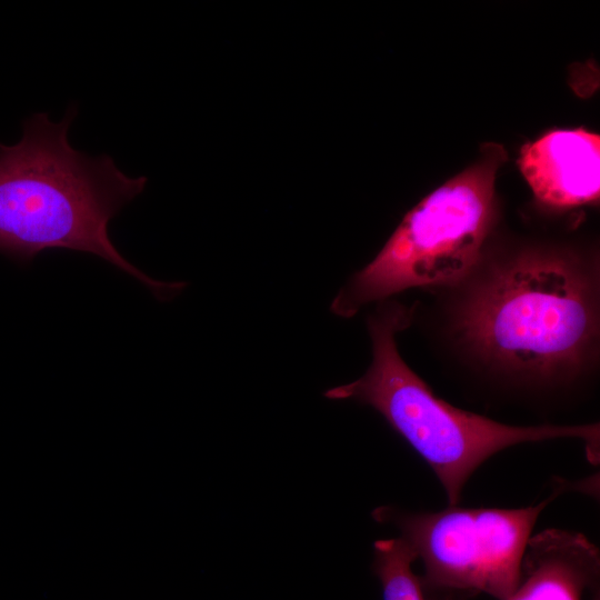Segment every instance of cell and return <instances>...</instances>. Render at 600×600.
<instances>
[{
    "label": "cell",
    "instance_id": "obj_1",
    "mask_svg": "<svg viewBox=\"0 0 600 600\" xmlns=\"http://www.w3.org/2000/svg\"><path fill=\"white\" fill-rule=\"evenodd\" d=\"M77 113L74 104L59 122L47 112L33 113L16 144L0 142V253L28 264L44 250L86 252L133 277L158 300L174 297L183 282L152 279L109 236V223L148 179L127 176L106 153L76 150L68 132Z\"/></svg>",
    "mask_w": 600,
    "mask_h": 600
},
{
    "label": "cell",
    "instance_id": "obj_2",
    "mask_svg": "<svg viewBox=\"0 0 600 600\" xmlns=\"http://www.w3.org/2000/svg\"><path fill=\"white\" fill-rule=\"evenodd\" d=\"M411 310L387 304L369 318L372 362L358 380L329 389L333 400H357L376 409L432 469L449 506H458L472 473L497 452L524 442L581 439L588 460L599 461V424L510 426L453 407L437 397L401 358L396 333Z\"/></svg>",
    "mask_w": 600,
    "mask_h": 600
},
{
    "label": "cell",
    "instance_id": "obj_3",
    "mask_svg": "<svg viewBox=\"0 0 600 600\" xmlns=\"http://www.w3.org/2000/svg\"><path fill=\"white\" fill-rule=\"evenodd\" d=\"M457 328L496 366L540 378L567 374L584 362L598 334L594 286L568 257L528 253L478 287Z\"/></svg>",
    "mask_w": 600,
    "mask_h": 600
},
{
    "label": "cell",
    "instance_id": "obj_4",
    "mask_svg": "<svg viewBox=\"0 0 600 600\" xmlns=\"http://www.w3.org/2000/svg\"><path fill=\"white\" fill-rule=\"evenodd\" d=\"M504 160L501 146L484 144L473 164L404 216L377 257L340 290L331 310L348 318L363 304L406 289L464 278L489 232L496 177Z\"/></svg>",
    "mask_w": 600,
    "mask_h": 600
},
{
    "label": "cell",
    "instance_id": "obj_5",
    "mask_svg": "<svg viewBox=\"0 0 600 600\" xmlns=\"http://www.w3.org/2000/svg\"><path fill=\"white\" fill-rule=\"evenodd\" d=\"M554 496L517 509L449 506L408 512L380 507L372 517L397 526L421 560L418 577L424 600H472L480 594L508 600L536 521Z\"/></svg>",
    "mask_w": 600,
    "mask_h": 600
},
{
    "label": "cell",
    "instance_id": "obj_6",
    "mask_svg": "<svg viewBox=\"0 0 600 600\" xmlns=\"http://www.w3.org/2000/svg\"><path fill=\"white\" fill-rule=\"evenodd\" d=\"M519 168L543 203L568 208L600 193V138L584 129L554 130L522 147Z\"/></svg>",
    "mask_w": 600,
    "mask_h": 600
},
{
    "label": "cell",
    "instance_id": "obj_7",
    "mask_svg": "<svg viewBox=\"0 0 600 600\" xmlns=\"http://www.w3.org/2000/svg\"><path fill=\"white\" fill-rule=\"evenodd\" d=\"M600 551L580 532L547 529L530 537L508 600L599 598Z\"/></svg>",
    "mask_w": 600,
    "mask_h": 600
},
{
    "label": "cell",
    "instance_id": "obj_8",
    "mask_svg": "<svg viewBox=\"0 0 600 600\" xmlns=\"http://www.w3.org/2000/svg\"><path fill=\"white\" fill-rule=\"evenodd\" d=\"M416 553L402 539H382L373 544V572L383 600H424L419 577L412 570Z\"/></svg>",
    "mask_w": 600,
    "mask_h": 600
}]
</instances>
